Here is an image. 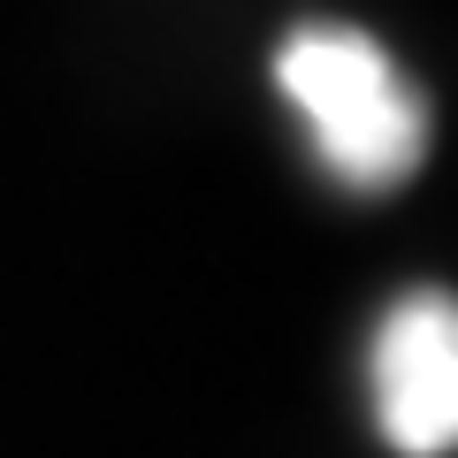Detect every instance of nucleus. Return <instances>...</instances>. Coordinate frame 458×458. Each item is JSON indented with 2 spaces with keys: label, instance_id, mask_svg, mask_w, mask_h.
<instances>
[{
  "label": "nucleus",
  "instance_id": "obj_1",
  "mask_svg": "<svg viewBox=\"0 0 458 458\" xmlns=\"http://www.w3.org/2000/svg\"><path fill=\"white\" fill-rule=\"evenodd\" d=\"M276 84L298 114H306L321 161L360 191H390L420 168L428 153V107L397 62L375 47L367 31L344 23H306L283 38L276 54Z\"/></svg>",
  "mask_w": 458,
  "mask_h": 458
},
{
  "label": "nucleus",
  "instance_id": "obj_2",
  "mask_svg": "<svg viewBox=\"0 0 458 458\" xmlns=\"http://www.w3.org/2000/svg\"><path fill=\"white\" fill-rule=\"evenodd\" d=\"M375 420L405 458L458 443V306L443 291H412L375 328Z\"/></svg>",
  "mask_w": 458,
  "mask_h": 458
}]
</instances>
